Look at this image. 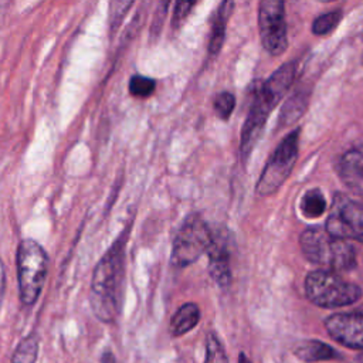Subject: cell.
Segmentation results:
<instances>
[{"instance_id":"obj_19","label":"cell","mask_w":363,"mask_h":363,"mask_svg":"<svg viewBox=\"0 0 363 363\" xmlns=\"http://www.w3.org/2000/svg\"><path fill=\"white\" fill-rule=\"evenodd\" d=\"M204 363H228L224 346L214 332H210L206 339Z\"/></svg>"},{"instance_id":"obj_2","label":"cell","mask_w":363,"mask_h":363,"mask_svg":"<svg viewBox=\"0 0 363 363\" xmlns=\"http://www.w3.org/2000/svg\"><path fill=\"white\" fill-rule=\"evenodd\" d=\"M305 258L328 271H346L356 265V252L347 240L332 237L325 228H306L299 237Z\"/></svg>"},{"instance_id":"obj_13","label":"cell","mask_w":363,"mask_h":363,"mask_svg":"<svg viewBox=\"0 0 363 363\" xmlns=\"http://www.w3.org/2000/svg\"><path fill=\"white\" fill-rule=\"evenodd\" d=\"M295 74H296V62L289 61L282 64L265 82L261 84L262 91L274 104V106H277V104L282 99L284 94L292 85L295 79Z\"/></svg>"},{"instance_id":"obj_23","label":"cell","mask_w":363,"mask_h":363,"mask_svg":"<svg viewBox=\"0 0 363 363\" xmlns=\"http://www.w3.org/2000/svg\"><path fill=\"white\" fill-rule=\"evenodd\" d=\"M132 1H113L111 3V27L112 30H116V27L121 24L125 13L132 6Z\"/></svg>"},{"instance_id":"obj_12","label":"cell","mask_w":363,"mask_h":363,"mask_svg":"<svg viewBox=\"0 0 363 363\" xmlns=\"http://www.w3.org/2000/svg\"><path fill=\"white\" fill-rule=\"evenodd\" d=\"M339 176L350 190L363 194V152L347 150L339 160Z\"/></svg>"},{"instance_id":"obj_8","label":"cell","mask_w":363,"mask_h":363,"mask_svg":"<svg viewBox=\"0 0 363 363\" xmlns=\"http://www.w3.org/2000/svg\"><path fill=\"white\" fill-rule=\"evenodd\" d=\"M325 230L335 238L363 242V206L345 194H336Z\"/></svg>"},{"instance_id":"obj_6","label":"cell","mask_w":363,"mask_h":363,"mask_svg":"<svg viewBox=\"0 0 363 363\" xmlns=\"http://www.w3.org/2000/svg\"><path fill=\"white\" fill-rule=\"evenodd\" d=\"M299 129L292 130L268 159L255 187L258 196L274 194L289 176L298 157Z\"/></svg>"},{"instance_id":"obj_1","label":"cell","mask_w":363,"mask_h":363,"mask_svg":"<svg viewBox=\"0 0 363 363\" xmlns=\"http://www.w3.org/2000/svg\"><path fill=\"white\" fill-rule=\"evenodd\" d=\"M126 234L118 237L96 264L91 279V306L95 316L112 322L121 309L125 277Z\"/></svg>"},{"instance_id":"obj_18","label":"cell","mask_w":363,"mask_h":363,"mask_svg":"<svg viewBox=\"0 0 363 363\" xmlns=\"http://www.w3.org/2000/svg\"><path fill=\"white\" fill-rule=\"evenodd\" d=\"M37 352H38L37 336L30 335L18 343L11 357V363H35Z\"/></svg>"},{"instance_id":"obj_14","label":"cell","mask_w":363,"mask_h":363,"mask_svg":"<svg viewBox=\"0 0 363 363\" xmlns=\"http://www.w3.org/2000/svg\"><path fill=\"white\" fill-rule=\"evenodd\" d=\"M294 354L303 360V362H323V360H332L337 356V352L330 347L329 345L309 339V340H302L294 346Z\"/></svg>"},{"instance_id":"obj_26","label":"cell","mask_w":363,"mask_h":363,"mask_svg":"<svg viewBox=\"0 0 363 363\" xmlns=\"http://www.w3.org/2000/svg\"><path fill=\"white\" fill-rule=\"evenodd\" d=\"M101 362H102V363H115V359H113V356H112L111 353H105V354L102 356Z\"/></svg>"},{"instance_id":"obj_4","label":"cell","mask_w":363,"mask_h":363,"mask_svg":"<svg viewBox=\"0 0 363 363\" xmlns=\"http://www.w3.org/2000/svg\"><path fill=\"white\" fill-rule=\"evenodd\" d=\"M16 259L20 299L24 305H33L44 286L47 277V255L37 241L26 238L18 244Z\"/></svg>"},{"instance_id":"obj_3","label":"cell","mask_w":363,"mask_h":363,"mask_svg":"<svg viewBox=\"0 0 363 363\" xmlns=\"http://www.w3.org/2000/svg\"><path fill=\"white\" fill-rule=\"evenodd\" d=\"M305 294L320 308H340L354 303L362 296V289L333 271L318 269L308 274Z\"/></svg>"},{"instance_id":"obj_7","label":"cell","mask_w":363,"mask_h":363,"mask_svg":"<svg viewBox=\"0 0 363 363\" xmlns=\"http://www.w3.org/2000/svg\"><path fill=\"white\" fill-rule=\"evenodd\" d=\"M258 28L264 48L271 55H281L288 47L284 1L262 0L259 3Z\"/></svg>"},{"instance_id":"obj_15","label":"cell","mask_w":363,"mask_h":363,"mask_svg":"<svg viewBox=\"0 0 363 363\" xmlns=\"http://www.w3.org/2000/svg\"><path fill=\"white\" fill-rule=\"evenodd\" d=\"M233 9H234V1H223L217 9L216 18L211 26L210 41H208L210 55H217L223 47V43L225 38V26L231 16Z\"/></svg>"},{"instance_id":"obj_28","label":"cell","mask_w":363,"mask_h":363,"mask_svg":"<svg viewBox=\"0 0 363 363\" xmlns=\"http://www.w3.org/2000/svg\"><path fill=\"white\" fill-rule=\"evenodd\" d=\"M356 363H363V352L360 354H357V359H356Z\"/></svg>"},{"instance_id":"obj_9","label":"cell","mask_w":363,"mask_h":363,"mask_svg":"<svg viewBox=\"0 0 363 363\" xmlns=\"http://www.w3.org/2000/svg\"><path fill=\"white\" fill-rule=\"evenodd\" d=\"M254 91L255 92L252 96L250 112L247 115V119H245L242 130H241V140H240V152H241V157L244 162L251 155L252 149L255 147L259 138L262 136L268 115H269L271 109L275 108L272 105V102L268 99V96L264 94L261 84Z\"/></svg>"},{"instance_id":"obj_27","label":"cell","mask_w":363,"mask_h":363,"mask_svg":"<svg viewBox=\"0 0 363 363\" xmlns=\"http://www.w3.org/2000/svg\"><path fill=\"white\" fill-rule=\"evenodd\" d=\"M238 363H251V360L248 359V356L245 353H241L240 359H238Z\"/></svg>"},{"instance_id":"obj_11","label":"cell","mask_w":363,"mask_h":363,"mask_svg":"<svg viewBox=\"0 0 363 363\" xmlns=\"http://www.w3.org/2000/svg\"><path fill=\"white\" fill-rule=\"evenodd\" d=\"M208 254V271L211 278L221 288H227L231 284V265H230V250L225 238H213Z\"/></svg>"},{"instance_id":"obj_16","label":"cell","mask_w":363,"mask_h":363,"mask_svg":"<svg viewBox=\"0 0 363 363\" xmlns=\"http://www.w3.org/2000/svg\"><path fill=\"white\" fill-rule=\"evenodd\" d=\"M200 320V309L196 303L182 305L170 320V332L173 336H182L191 330Z\"/></svg>"},{"instance_id":"obj_20","label":"cell","mask_w":363,"mask_h":363,"mask_svg":"<svg viewBox=\"0 0 363 363\" xmlns=\"http://www.w3.org/2000/svg\"><path fill=\"white\" fill-rule=\"evenodd\" d=\"M156 88V81L145 75H132L129 81V92L136 98H147L153 94Z\"/></svg>"},{"instance_id":"obj_24","label":"cell","mask_w":363,"mask_h":363,"mask_svg":"<svg viewBox=\"0 0 363 363\" xmlns=\"http://www.w3.org/2000/svg\"><path fill=\"white\" fill-rule=\"evenodd\" d=\"M193 6H194L193 1H177L176 3L173 18H172L173 27H177L180 23H183V20L190 14Z\"/></svg>"},{"instance_id":"obj_10","label":"cell","mask_w":363,"mask_h":363,"mask_svg":"<svg viewBox=\"0 0 363 363\" xmlns=\"http://www.w3.org/2000/svg\"><path fill=\"white\" fill-rule=\"evenodd\" d=\"M325 328L329 336L337 343L363 350V313L342 312L333 313L325 319Z\"/></svg>"},{"instance_id":"obj_21","label":"cell","mask_w":363,"mask_h":363,"mask_svg":"<svg viewBox=\"0 0 363 363\" xmlns=\"http://www.w3.org/2000/svg\"><path fill=\"white\" fill-rule=\"evenodd\" d=\"M340 18H342L340 10H333V11L320 14L319 17L315 18V21H313V24H312V31H313V34H316V35H325V34L330 33V31L337 26V23L340 21Z\"/></svg>"},{"instance_id":"obj_22","label":"cell","mask_w":363,"mask_h":363,"mask_svg":"<svg viewBox=\"0 0 363 363\" xmlns=\"http://www.w3.org/2000/svg\"><path fill=\"white\" fill-rule=\"evenodd\" d=\"M214 111L218 115V118L221 119H228L231 112L234 111L235 106V96L228 92V91H223L220 92L216 98H214Z\"/></svg>"},{"instance_id":"obj_17","label":"cell","mask_w":363,"mask_h":363,"mask_svg":"<svg viewBox=\"0 0 363 363\" xmlns=\"http://www.w3.org/2000/svg\"><path fill=\"white\" fill-rule=\"evenodd\" d=\"M325 210H326V200H325L323 194L320 193V190H318V189L308 190L302 196L301 211L305 217H309V218L319 217L325 213Z\"/></svg>"},{"instance_id":"obj_25","label":"cell","mask_w":363,"mask_h":363,"mask_svg":"<svg viewBox=\"0 0 363 363\" xmlns=\"http://www.w3.org/2000/svg\"><path fill=\"white\" fill-rule=\"evenodd\" d=\"M167 7H169V3L167 1H163V3H159V7L156 10V16H155V20H153V26H152V33L156 34L160 31L162 28V21H163V17L166 16V11H167Z\"/></svg>"},{"instance_id":"obj_5","label":"cell","mask_w":363,"mask_h":363,"mask_svg":"<svg viewBox=\"0 0 363 363\" xmlns=\"http://www.w3.org/2000/svg\"><path fill=\"white\" fill-rule=\"evenodd\" d=\"M213 238V231L200 216H189L173 241L172 264L177 268H183L196 262L210 250Z\"/></svg>"}]
</instances>
